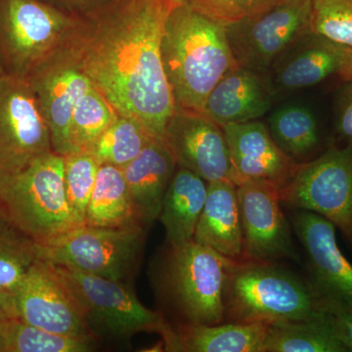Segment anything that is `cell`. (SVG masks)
Returning a JSON list of instances; mask_svg holds the SVG:
<instances>
[{
    "label": "cell",
    "instance_id": "obj_31",
    "mask_svg": "<svg viewBox=\"0 0 352 352\" xmlns=\"http://www.w3.org/2000/svg\"><path fill=\"white\" fill-rule=\"evenodd\" d=\"M99 164L88 152L65 157L64 180L66 195L74 214L83 224L90 196L94 191Z\"/></svg>",
    "mask_w": 352,
    "mask_h": 352
},
{
    "label": "cell",
    "instance_id": "obj_5",
    "mask_svg": "<svg viewBox=\"0 0 352 352\" xmlns=\"http://www.w3.org/2000/svg\"><path fill=\"white\" fill-rule=\"evenodd\" d=\"M64 170L65 157L50 152L2 180L1 208L39 245L83 226L67 198Z\"/></svg>",
    "mask_w": 352,
    "mask_h": 352
},
{
    "label": "cell",
    "instance_id": "obj_9",
    "mask_svg": "<svg viewBox=\"0 0 352 352\" xmlns=\"http://www.w3.org/2000/svg\"><path fill=\"white\" fill-rule=\"evenodd\" d=\"M282 204L322 215L339 229L352 251V140L332 144L300 164L280 189Z\"/></svg>",
    "mask_w": 352,
    "mask_h": 352
},
{
    "label": "cell",
    "instance_id": "obj_22",
    "mask_svg": "<svg viewBox=\"0 0 352 352\" xmlns=\"http://www.w3.org/2000/svg\"><path fill=\"white\" fill-rule=\"evenodd\" d=\"M270 323H223L173 325L162 339L164 351L264 352Z\"/></svg>",
    "mask_w": 352,
    "mask_h": 352
},
{
    "label": "cell",
    "instance_id": "obj_34",
    "mask_svg": "<svg viewBox=\"0 0 352 352\" xmlns=\"http://www.w3.org/2000/svg\"><path fill=\"white\" fill-rule=\"evenodd\" d=\"M316 294L335 335L346 346L347 351H352V302L317 292Z\"/></svg>",
    "mask_w": 352,
    "mask_h": 352
},
{
    "label": "cell",
    "instance_id": "obj_15",
    "mask_svg": "<svg viewBox=\"0 0 352 352\" xmlns=\"http://www.w3.org/2000/svg\"><path fill=\"white\" fill-rule=\"evenodd\" d=\"M16 316L31 325L64 335H89L75 298L52 264L39 259L12 296Z\"/></svg>",
    "mask_w": 352,
    "mask_h": 352
},
{
    "label": "cell",
    "instance_id": "obj_33",
    "mask_svg": "<svg viewBox=\"0 0 352 352\" xmlns=\"http://www.w3.org/2000/svg\"><path fill=\"white\" fill-rule=\"evenodd\" d=\"M208 17L227 25L261 12L278 0H182Z\"/></svg>",
    "mask_w": 352,
    "mask_h": 352
},
{
    "label": "cell",
    "instance_id": "obj_4",
    "mask_svg": "<svg viewBox=\"0 0 352 352\" xmlns=\"http://www.w3.org/2000/svg\"><path fill=\"white\" fill-rule=\"evenodd\" d=\"M312 285L270 261H234L226 294V322L302 320L320 311Z\"/></svg>",
    "mask_w": 352,
    "mask_h": 352
},
{
    "label": "cell",
    "instance_id": "obj_30",
    "mask_svg": "<svg viewBox=\"0 0 352 352\" xmlns=\"http://www.w3.org/2000/svg\"><path fill=\"white\" fill-rule=\"evenodd\" d=\"M118 113L100 90L92 85L76 102L72 116L69 138L74 153L89 151Z\"/></svg>",
    "mask_w": 352,
    "mask_h": 352
},
{
    "label": "cell",
    "instance_id": "obj_8",
    "mask_svg": "<svg viewBox=\"0 0 352 352\" xmlns=\"http://www.w3.org/2000/svg\"><path fill=\"white\" fill-rule=\"evenodd\" d=\"M147 234L142 224L122 227H76L53 242L41 245L43 261L113 281L132 284Z\"/></svg>",
    "mask_w": 352,
    "mask_h": 352
},
{
    "label": "cell",
    "instance_id": "obj_32",
    "mask_svg": "<svg viewBox=\"0 0 352 352\" xmlns=\"http://www.w3.org/2000/svg\"><path fill=\"white\" fill-rule=\"evenodd\" d=\"M312 32L352 50V0H312Z\"/></svg>",
    "mask_w": 352,
    "mask_h": 352
},
{
    "label": "cell",
    "instance_id": "obj_36",
    "mask_svg": "<svg viewBox=\"0 0 352 352\" xmlns=\"http://www.w3.org/2000/svg\"><path fill=\"white\" fill-rule=\"evenodd\" d=\"M55 6L73 15L83 17L103 8L113 0H54Z\"/></svg>",
    "mask_w": 352,
    "mask_h": 352
},
{
    "label": "cell",
    "instance_id": "obj_41",
    "mask_svg": "<svg viewBox=\"0 0 352 352\" xmlns=\"http://www.w3.org/2000/svg\"><path fill=\"white\" fill-rule=\"evenodd\" d=\"M4 73H6V71H4L3 64H2L1 59H0V76L3 75Z\"/></svg>",
    "mask_w": 352,
    "mask_h": 352
},
{
    "label": "cell",
    "instance_id": "obj_6",
    "mask_svg": "<svg viewBox=\"0 0 352 352\" xmlns=\"http://www.w3.org/2000/svg\"><path fill=\"white\" fill-rule=\"evenodd\" d=\"M52 265L98 342H122L143 332L159 333L164 339L173 330L161 311L149 309L138 300L131 285Z\"/></svg>",
    "mask_w": 352,
    "mask_h": 352
},
{
    "label": "cell",
    "instance_id": "obj_42",
    "mask_svg": "<svg viewBox=\"0 0 352 352\" xmlns=\"http://www.w3.org/2000/svg\"><path fill=\"white\" fill-rule=\"evenodd\" d=\"M177 1L182 2V0H177Z\"/></svg>",
    "mask_w": 352,
    "mask_h": 352
},
{
    "label": "cell",
    "instance_id": "obj_26",
    "mask_svg": "<svg viewBox=\"0 0 352 352\" xmlns=\"http://www.w3.org/2000/svg\"><path fill=\"white\" fill-rule=\"evenodd\" d=\"M271 136L292 160L307 163L320 147V134L314 113L302 106H287L270 119Z\"/></svg>",
    "mask_w": 352,
    "mask_h": 352
},
{
    "label": "cell",
    "instance_id": "obj_11",
    "mask_svg": "<svg viewBox=\"0 0 352 352\" xmlns=\"http://www.w3.org/2000/svg\"><path fill=\"white\" fill-rule=\"evenodd\" d=\"M53 152L47 122L27 78L0 76V168L17 173Z\"/></svg>",
    "mask_w": 352,
    "mask_h": 352
},
{
    "label": "cell",
    "instance_id": "obj_13",
    "mask_svg": "<svg viewBox=\"0 0 352 352\" xmlns=\"http://www.w3.org/2000/svg\"><path fill=\"white\" fill-rule=\"evenodd\" d=\"M237 193L242 261L298 258L291 227L282 212L280 189L268 182H245L237 185Z\"/></svg>",
    "mask_w": 352,
    "mask_h": 352
},
{
    "label": "cell",
    "instance_id": "obj_7",
    "mask_svg": "<svg viewBox=\"0 0 352 352\" xmlns=\"http://www.w3.org/2000/svg\"><path fill=\"white\" fill-rule=\"evenodd\" d=\"M80 21L43 0H0V59L6 73L29 78L72 41Z\"/></svg>",
    "mask_w": 352,
    "mask_h": 352
},
{
    "label": "cell",
    "instance_id": "obj_35",
    "mask_svg": "<svg viewBox=\"0 0 352 352\" xmlns=\"http://www.w3.org/2000/svg\"><path fill=\"white\" fill-rule=\"evenodd\" d=\"M336 132L342 142L352 140V82H346L340 95Z\"/></svg>",
    "mask_w": 352,
    "mask_h": 352
},
{
    "label": "cell",
    "instance_id": "obj_37",
    "mask_svg": "<svg viewBox=\"0 0 352 352\" xmlns=\"http://www.w3.org/2000/svg\"><path fill=\"white\" fill-rule=\"evenodd\" d=\"M16 316L12 296L0 291V321Z\"/></svg>",
    "mask_w": 352,
    "mask_h": 352
},
{
    "label": "cell",
    "instance_id": "obj_3",
    "mask_svg": "<svg viewBox=\"0 0 352 352\" xmlns=\"http://www.w3.org/2000/svg\"><path fill=\"white\" fill-rule=\"evenodd\" d=\"M234 261L192 240L168 245L152 270L153 287L171 325L226 322V294Z\"/></svg>",
    "mask_w": 352,
    "mask_h": 352
},
{
    "label": "cell",
    "instance_id": "obj_2",
    "mask_svg": "<svg viewBox=\"0 0 352 352\" xmlns=\"http://www.w3.org/2000/svg\"><path fill=\"white\" fill-rule=\"evenodd\" d=\"M164 72L176 110L203 113L208 95L230 69L239 66L226 25L185 1L173 7L162 39Z\"/></svg>",
    "mask_w": 352,
    "mask_h": 352
},
{
    "label": "cell",
    "instance_id": "obj_10",
    "mask_svg": "<svg viewBox=\"0 0 352 352\" xmlns=\"http://www.w3.org/2000/svg\"><path fill=\"white\" fill-rule=\"evenodd\" d=\"M226 28L237 64L267 75L285 53L311 34L312 0H278Z\"/></svg>",
    "mask_w": 352,
    "mask_h": 352
},
{
    "label": "cell",
    "instance_id": "obj_14",
    "mask_svg": "<svg viewBox=\"0 0 352 352\" xmlns=\"http://www.w3.org/2000/svg\"><path fill=\"white\" fill-rule=\"evenodd\" d=\"M164 140L177 166L193 171L208 183L229 180L236 184L223 127L203 113L176 110Z\"/></svg>",
    "mask_w": 352,
    "mask_h": 352
},
{
    "label": "cell",
    "instance_id": "obj_27",
    "mask_svg": "<svg viewBox=\"0 0 352 352\" xmlns=\"http://www.w3.org/2000/svg\"><path fill=\"white\" fill-rule=\"evenodd\" d=\"M39 248L0 208V291L13 296L32 266L41 259Z\"/></svg>",
    "mask_w": 352,
    "mask_h": 352
},
{
    "label": "cell",
    "instance_id": "obj_1",
    "mask_svg": "<svg viewBox=\"0 0 352 352\" xmlns=\"http://www.w3.org/2000/svg\"><path fill=\"white\" fill-rule=\"evenodd\" d=\"M177 0H113L83 16L69 41L92 85L117 112L164 139L176 112L162 39Z\"/></svg>",
    "mask_w": 352,
    "mask_h": 352
},
{
    "label": "cell",
    "instance_id": "obj_20",
    "mask_svg": "<svg viewBox=\"0 0 352 352\" xmlns=\"http://www.w3.org/2000/svg\"><path fill=\"white\" fill-rule=\"evenodd\" d=\"M177 164L164 139L152 138L133 161L122 168L136 217L149 226L159 219L162 204Z\"/></svg>",
    "mask_w": 352,
    "mask_h": 352
},
{
    "label": "cell",
    "instance_id": "obj_16",
    "mask_svg": "<svg viewBox=\"0 0 352 352\" xmlns=\"http://www.w3.org/2000/svg\"><path fill=\"white\" fill-rule=\"evenodd\" d=\"M236 185L245 182L271 183L282 189L295 175L300 164L287 156L270 129L261 120L223 126Z\"/></svg>",
    "mask_w": 352,
    "mask_h": 352
},
{
    "label": "cell",
    "instance_id": "obj_40",
    "mask_svg": "<svg viewBox=\"0 0 352 352\" xmlns=\"http://www.w3.org/2000/svg\"><path fill=\"white\" fill-rule=\"evenodd\" d=\"M4 175H6V173H4L3 171L1 170V168H0V208H1V184Z\"/></svg>",
    "mask_w": 352,
    "mask_h": 352
},
{
    "label": "cell",
    "instance_id": "obj_18",
    "mask_svg": "<svg viewBox=\"0 0 352 352\" xmlns=\"http://www.w3.org/2000/svg\"><path fill=\"white\" fill-rule=\"evenodd\" d=\"M273 95L267 75L238 66L215 85L203 113L221 127L251 122L270 111Z\"/></svg>",
    "mask_w": 352,
    "mask_h": 352
},
{
    "label": "cell",
    "instance_id": "obj_19",
    "mask_svg": "<svg viewBox=\"0 0 352 352\" xmlns=\"http://www.w3.org/2000/svg\"><path fill=\"white\" fill-rule=\"evenodd\" d=\"M349 48L318 34H307L285 53L270 71L273 91L300 89L340 76Z\"/></svg>",
    "mask_w": 352,
    "mask_h": 352
},
{
    "label": "cell",
    "instance_id": "obj_28",
    "mask_svg": "<svg viewBox=\"0 0 352 352\" xmlns=\"http://www.w3.org/2000/svg\"><path fill=\"white\" fill-rule=\"evenodd\" d=\"M6 352H88L98 340L89 335H64L43 330L18 317L0 321Z\"/></svg>",
    "mask_w": 352,
    "mask_h": 352
},
{
    "label": "cell",
    "instance_id": "obj_24",
    "mask_svg": "<svg viewBox=\"0 0 352 352\" xmlns=\"http://www.w3.org/2000/svg\"><path fill=\"white\" fill-rule=\"evenodd\" d=\"M85 222L87 226L97 227L142 224L132 207L122 168L111 164H101L99 166L94 191L87 205Z\"/></svg>",
    "mask_w": 352,
    "mask_h": 352
},
{
    "label": "cell",
    "instance_id": "obj_25",
    "mask_svg": "<svg viewBox=\"0 0 352 352\" xmlns=\"http://www.w3.org/2000/svg\"><path fill=\"white\" fill-rule=\"evenodd\" d=\"M320 308L310 318L270 323L264 352H347Z\"/></svg>",
    "mask_w": 352,
    "mask_h": 352
},
{
    "label": "cell",
    "instance_id": "obj_23",
    "mask_svg": "<svg viewBox=\"0 0 352 352\" xmlns=\"http://www.w3.org/2000/svg\"><path fill=\"white\" fill-rule=\"evenodd\" d=\"M208 195V182L193 171L177 166L162 204L159 219L168 245L194 240Z\"/></svg>",
    "mask_w": 352,
    "mask_h": 352
},
{
    "label": "cell",
    "instance_id": "obj_17",
    "mask_svg": "<svg viewBox=\"0 0 352 352\" xmlns=\"http://www.w3.org/2000/svg\"><path fill=\"white\" fill-rule=\"evenodd\" d=\"M293 226L307 252L315 291L352 302V264L337 244L335 226L322 215L298 210Z\"/></svg>",
    "mask_w": 352,
    "mask_h": 352
},
{
    "label": "cell",
    "instance_id": "obj_12",
    "mask_svg": "<svg viewBox=\"0 0 352 352\" xmlns=\"http://www.w3.org/2000/svg\"><path fill=\"white\" fill-rule=\"evenodd\" d=\"M41 106L51 136L53 152L74 154L69 138L76 102L92 87L69 43L32 72L27 78Z\"/></svg>",
    "mask_w": 352,
    "mask_h": 352
},
{
    "label": "cell",
    "instance_id": "obj_38",
    "mask_svg": "<svg viewBox=\"0 0 352 352\" xmlns=\"http://www.w3.org/2000/svg\"><path fill=\"white\" fill-rule=\"evenodd\" d=\"M340 78L346 82H352V50H349L346 59V63L344 65L342 72L340 74Z\"/></svg>",
    "mask_w": 352,
    "mask_h": 352
},
{
    "label": "cell",
    "instance_id": "obj_29",
    "mask_svg": "<svg viewBox=\"0 0 352 352\" xmlns=\"http://www.w3.org/2000/svg\"><path fill=\"white\" fill-rule=\"evenodd\" d=\"M154 138L144 126L127 116L118 113L110 126L90 148V154L99 164H111L124 168L144 149Z\"/></svg>",
    "mask_w": 352,
    "mask_h": 352
},
{
    "label": "cell",
    "instance_id": "obj_21",
    "mask_svg": "<svg viewBox=\"0 0 352 352\" xmlns=\"http://www.w3.org/2000/svg\"><path fill=\"white\" fill-rule=\"evenodd\" d=\"M194 241L232 261L243 259L237 185L229 180L208 183V195Z\"/></svg>",
    "mask_w": 352,
    "mask_h": 352
},
{
    "label": "cell",
    "instance_id": "obj_39",
    "mask_svg": "<svg viewBox=\"0 0 352 352\" xmlns=\"http://www.w3.org/2000/svg\"><path fill=\"white\" fill-rule=\"evenodd\" d=\"M0 352H6V339H4L1 329H0Z\"/></svg>",
    "mask_w": 352,
    "mask_h": 352
}]
</instances>
